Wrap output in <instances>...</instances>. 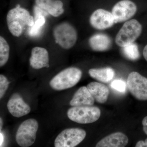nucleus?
Instances as JSON below:
<instances>
[{
	"label": "nucleus",
	"mask_w": 147,
	"mask_h": 147,
	"mask_svg": "<svg viewBox=\"0 0 147 147\" xmlns=\"http://www.w3.org/2000/svg\"><path fill=\"white\" fill-rule=\"evenodd\" d=\"M7 23L11 34L19 37L23 34L25 27L32 26L34 21L33 17L27 9L18 5L9 11L7 16Z\"/></svg>",
	"instance_id": "1"
},
{
	"label": "nucleus",
	"mask_w": 147,
	"mask_h": 147,
	"mask_svg": "<svg viewBox=\"0 0 147 147\" xmlns=\"http://www.w3.org/2000/svg\"><path fill=\"white\" fill-rule=\"evenodd\" d=\"M81 69L75 67H70L63 69L54 76L50 81L51 88L55 90L67 89L75 86L82 78Z\"/></svg>",
	"instance_id": "2"
},
{
	"label": "nucleus",
	"mask_w": 147,
	"mask_h": 147,
	"mask_svg": "<svg viewBox=\"0 0 147 147\" xmlns=\"http://www.w3.org/2000/svg\"><path fill=\"white\" fill-rule=\"evenodd\" d=\"M142 31V25L136 19L126 21L116 36V44L123 47L133 43L141 35Z\"/></svg>",
	"instance_id": "3"
},
{
	"label": "nucleus",
	"mask_w": 147,
	"mask_h": 147,
	"mask_svg": "<svg viewBox=\"0 0 147 147\" xmlns=\"http://www.w3.org/2000/svg\"><path fill=\"white\" fill-rule=\"evenodd\" d=\"M101 112L95 106H73L67 111L69 119L78 123L88 124L96 121L100 118Z\"/></svg>",
	"instance_id": "4"
},
{
	"label": "nucleus",
	"mask_w": 147,
	"mask_h": 147,
	"mask_svg": "<svg viewBox=\"0 0 147 147\" xmlns=\"http://www.w3.org/2000/svg\"><path fill=\"white\" fill-rule=\"evenodd\" d=\"M55 42L62 48L69 49L75 45L77 39L76 29L68 23L57 25L53 31Z\"/></svg>",
	"instance_id": "5"
},
{
	"label": "nucleus",
	"mask_w": 147,
	"mask_h": 147,
	"mask_svg": "<svg viewBox=\"0 0 147 147\" xmlns=\"http://www.w3.org/2000/svg\"><path fill=\"white\" fill-rule=\"evenodd\" d=\"M38 124L34 119H30L20 125L16 132V142L22 147L32 146L35 141Z\"/></svg>",
	"instance_id": "6"
},
{
	"label": "nucleus",
	"mask_w": 147,
	"mask_h": 147,
	"mask_svg": "<svg viewBox=\"0 0 147 147\" xmlns=\"http://www.w3.org/2000/svg\"><path fill=\"white\" fill-rule=\"evenodd\" d=\"M86 132L82 129H66L57 136L55 141V147H74L85 139Z\"/></svg>",
	"instance_id": "7"
},
{
	"label": "nucleus",
	"mask_w": 147,
	"mask_h": 147,
	"mask_svg": "<svg viewBox=\"0 0 147 147\" xmlns=\"http://www.w3.org/2000/svg\"><path fill=\"white\" fill-rule=\"evenodd\" d=\"M127 86L129 90L135 98L140 100H147V78L136 71L128 76Z\"/></svg>",
	"instance_id": "8"
},
{
	"label": "nucleus",
	"mask_w": 147,
	"mask_h": 147,
	"mask_svg": "<svg viewBox=\"0 0 147 147\" xmlns=\"http://www.w3.org/2000/svg\"><path fill=\"white\" fill-rule=\"evenodd\" d=\"M137 6L130 0H121L112 9L115 24L127 21L137 12Z\"/></svg>",
	"instance_id": "9"
},
{
	"label": "nucleus",
	"mask_w": 147,
	"mask_h": 147,
	"mask_svg": "<svg viewBox=\"0 0 147 147\" xmlns=\"http://www.w3.org/2000/svg\"><path fill=\"white\" fill-rule=\"evenodd\" d=\"M90 22L92 26L98 30L109 28L115 24L112 13L102 9H96L92 13Z\"/></svg>",
	"instance_id": "10"
},
{
	"label": "nucleus",
	"mask_w": 147,
	"mask_h": 147,
	"mask_svg": "<svg viewBox=\"0 0 147 147\" xmlns=\"http://www.w3.org/2000/svg\"><path fill=\"white\" fill-rule=\"evenodd\" d=\"M7 108L10 114L17 118L28 115L31 111L30 106L18 93L13 94L11 96L7 102Z\"/></svg>",
	"instance_id": "11"
},
{
	"label": "nucleus",
	"mask_w": 147,
	"mask_h": 147,
	"mask_svg": "<svg viewBox=\"0 0 147 147\" xmlns=\"http://www.w3.org/2000/svg\"><path fill=\"white\" fill-rule=\"evenodd\" d=\"M30 63V65L34 69L49 67L50 65L48 51L43 47H34L32 50Z\"/></svg>",
	"instance_id": "12"
},
{
	"label": "nucleus",
	"mask_w": 147,
	"mask_h": 147,
	"mask_svg": "<svg viewBox=\"0 0 147 147\" xmlns=\"http://www.w3.org/2000/svg\"><path fill=\"white\" fill-rule=\"evenodd\" d=\"M129 139L126 135L121 132L108 135L97 143L96 147H124L128 144Z\"/></svg>",
	"instance_id": "13"
},
{
	"label": "nucleus",
	"mask_w": 147,
	"mask_h": 147,
	"mask_svg": "<svg viewBox=\"0 0 147 147\" xmlns=\"http://www.w3.org/2000/svg\"><path fill=\"white\" fill-rule=\"evenodd\" d=\"M36 6L54 17L60 16L64 12L63 4L60 0H35Z\"/></svg>",
	"instance_id": "14"
},
{
	"label": "nucleus",
	"mask_w": 147,
	"mask_h": 147,
	"mask_svg": "<svg viewBox=\"0 0 147 147\" xmlns=\"http://www.w3.org/2000/svg\"><path fill=\"white\" fill-rule=\"evenodd\" d=\"M94 99L87 87L83 86L76 91L70 105L72 106H91L94 104Z\"/></svg>",
	"instance_id": "15"
},
{
	"label": "nucleus",
	"mask_w": 147,
	"mask_h": 147,
	"mask_svg": "<svg viewBox=\"0 0 147 147\" xmlns=\"http://www.w3.org/2000/svg\"><path fill=\"white\" fill-rule=\"evenodd\" d=\"M87 87L96 102L104 103L108 100L110 91L108 87L104 84L92 82L88 84Z\"/></svg>",
	"instance_id": "16"
},
{
	"label": "nucleus",
	"mask_w": 147,
	"mask_h": 147,
	"mask_svg": "<svg viewBox=\"0 0 147 147\" xmlns=\"http://www.w3.org/2000/svg\"><path fill=\"white\" fill-rule=\"evenodd\" d=\"M89 43L90 47L93 50L102 52L110 49L112 45V40L107 35L97 34L90 38Z\"/></svg>",
	"instance_id": "17"
},
{
	"label": "nucleus",
	"mask_w": 147,
	"mask_h": 147,
	"mask_svg": "<svg viewBox=\"0 0 147 147\" xmlns=\"http://www.w3.org/2000/svg\"><path fill=\"white\" fill-rule=\"evenodd\" d=\"M90 76L99 82L108 83L114 78L115 71L111 67L91 69L88 71Z\"/></svg>",
	"instance_id": "18"
},
{
	"label": "nucleus",
	"mask_w": 147,
	"mask_h": 147,
	"mask_svg": "<svg viewBox=\"0 0 147 147\" xmlns=\"http://www.w3.org/2000/svg\"><path fill=\"white\" fill-rule=\"evenodd\" d=\"M43 11L37 6L34 7V23L32 26L30 27V28L29 31V34L30 36H37L40 33L41 28L45 24V18L42 14Z\"/></svg>",
	"instance_id": "19"
},
{
	"label": "nucleus",
	"mask_w": 147,
	"mask_h": 147,
	"mask_svg": "<svg viewBox=\"0 0 147 147\" xmlns=\"http://www.w3.org/2000/svg\"><path fill=\"white\" fill-rule=\"evenodd\" d=\"M122 50L124 56L129 60H137L139 57L138 46L134 42L122 47Z\"/></svg>",
	"instance_id": "20"
},
{
	"label": "nucleus",
	"mask_w": 147,
	"mask_h": 147,
	"mask_svg": "<svg viewBox=\"0 0 147 147\" xmlns=\"http://www.w3.org/2000/svg\"><path fill=\"white\" fill-rule=\"evenodd\" d=\"M9 47L7 41L3 37H0V66H3L9 57Z\"/></svg>",
	"instance_id": "21"
},
{
	"label": "nucleus",
	"mask_w": 147,
	"mask_h": 147,
	"mask_svg": "<svg viewBox=\"0 0 147 147\" xmlns=\"http://www.w3.org/2000/svg\"><path fill=\"white\" fill-rule=\"evenodd\" d=\"M10 83L5 76L3 74L0 75V98L3 97Z\"/></svg>",
	"instance_id": "22"
},
{
	"label": "nucleus",
	"mask_w": 147,
	"mask_h": 147,
	"mask_svg": "<svg viewBox=\"0 0 147 147\" xmlns=\"http://www.w3.org/2000/svg\"><path fill=\"white\" fill-rule=\"evenodd\" d=\"M111 87L117 91L123 92L126 90V85L125 82L122 80H115L111 83Z\"/></svg>",
	"instance_id": "23"
},
{
	"label": "nucleus",
	"mask_w": 147,
	"mask_h": 147,
	"mask_svg": "<svg viewBox=\"0 0 147 147\" xmlns=\"http://www.w3.org/2000/svg\"><path fill=\"white\" fill-rule=\"evenodd\" d=\"M136 147H147V138L145 141H139L136 144Z\"/></svg>",
	"instance_id": "24"
},
{
	"label": "nucleus",
	"mask_w": 147,
	"mask_h": 147,
	"mask_svg": "<svg viewBox=\"0 0 147 147\" xmlns=\"http://www.w3.org/2000/svg\"><path fill=\"white\" fill-rule=\"evenodd\" d=\"M142 125L143 126V130L147 135V116H146L142 121Z\"/></svg>",
	"instance_id": "25"
},
{
	"label": "nucleus",
	"mask_w": 147,
	"mask_h": 147,
	"mask_svg": "<svg viewBox=\"0 0 147 147\" xmlns=\"http://www.w3.org/2000/svg\"><path fill=\"white\" fill-rule=\"evenodd\" d=\"M143 55L145 59L147 61V45H146L143 50Z\"/></svg>",
	"instance_id": "26"
},
{
	"label": "nucleus",
	"mask_w": 147,
	"mask_h": 147,
	"mask_svg": "<svg viewBox=\"0 0 147 147\" xmlns=\"http://www.w3.org/2000/svg\"><path fill=\"white\" fill-rule=\"evenodd\" d=\"M4 141V136L3 135L2 133H1V145L2 144L3 142Z\"/></svg>",
	"instance_id": "27"
},
{
	"label": "nucleus",
	"mask_w": 147,
	"mask_h": 147,
	"mask_svg": "<svg viewBox=\"0 0 147 147\" xmlns=\"http://www.w3.org/2000/svg\"><path fill=\"white\" fill-rule=\"evenodd\" d=\"M0 121H1V130L2 127L3 126V121L2 119L1 118V120H0Z\"/></svg>",
	"instance_id": "28"
}]
</instances>
